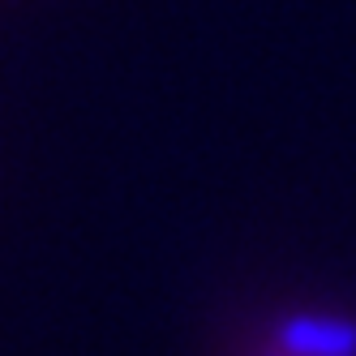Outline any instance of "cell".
Segmentation results:
<instances>
[{"mask_svg": "<svg viewBox=\"0 0 356 356\" xmlns=\"http://www.w3.org/2000/svg\"><path fill=\"white\" fill-rule=\"evenodd\" d=\"M232 356H356V314L343 309H288Z\"/></svg>", "mask_w": 356, "mask_h": 356, "instance_id": "obj_1", "label": "cell"}]
</instances>
